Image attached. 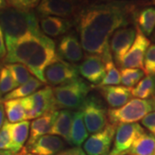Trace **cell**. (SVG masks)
<instances>
[{
	"label": "cell",
	"instance_id": "6da1fadb",
	"mask_svg": "<svg viewBox=\"0 0 155 155\" xmlns=\"http://www.w3.org/2000/svg\"><path fill=\"white\" fill-rule=\"evenodd\" d=\"M140 4L130 0H84L73 19L83 50L106 62L112 61L110 37L117 29L134 22Z\"/></svg>",
	"mask_w": 155,
	"mask_h": 155
},
{
	"label": "cell",
	"instance_id": "7a4b0ae2",
	"mask_svg": "<svg viewBox=\"0 0 155 155\" xmlns=\"http://www.w3.org/2000/svg\"><path fill=\"white\" fill-rule=\"evenodd\" d=\"M0 27L5 48L31 33L41 32L37 15L32 11H22L5 6L0 10Z\"/></svg>",
	"mask_w": 155,
	"mask_h": 155
},
{
	"label": "cell",
	"instance_id": "3957f363",
	"mask_svg": "<svg viewBox=\"0 0 155 155\" xmlns=\"http://www.w3.org/2000/svg\"><path fill=\"white\" fill-rule=\"evenodd\" d=\"M92 85H89L82 78H78L69 83L53 88L57 110H79Z\"/></svg>",
	"mask_w": 155,
	"mask_h": 155
},
{
	"label": "cell",
	"instance_id": "277c9868",
	"mask_svg": "<svg viewBox=\"0 0 155 155\" xmlns=\"http://www.w3.org/2000/svg\"><path fill=\"white\" fill-rule=\"evenodd\" d=\"M153 111H155L153 98H133L120 108L110 109L107 111V116L109 123L118 125L121 123L137 122Z\"/></svg>",
	"mask_w": 155,
	"mask_h": 155
},
{
	"label": "cell",
	"instance_id": "5b68a950",
	"mask_svg": "<svg viewBox=\"0 0 155 155\" xmlns=\"http://www.w3.org/2000/svg\"><path fill=\"white\" fill-rule=\"evenodd\" d=\"M22 102L26 112V119L29 120L57 110L53 88L50 86H46L32 95L23 97Z\"/></svg>",
	"mask_w": 155,
	"mask_h": 155
},
{
	"label": "cell",
	"instance_id": "8992f818",
	"mask_svg": "<svg viewBox=\"0 0 155 155\" xmlns=\"http://www.w3.org/2000/svg\"><path fill=\"white\" fill-rule=\"evenodd\" d=\"M79 110L83 113L84 122L88 133H97L109 123L107 110L95 96H88Z\"/></svg>",
	"mask_w": 155,
	"mask_h": 155
},
{
	"label": "cell",
	"instance_id": "52a82bcc",
	"mask_svg": "<svg viewBox=\"0 0 155 155\" xmlns=\"http://www.w3.org/2000/svg\"><path fill=\"white\" fill-rule=\"evenodd\" d=\"M84 0H41L36 7L40 17H57L73 20L83 5Z\"/></svg>",
	"mask_w": 155,
	"mask_h": 155
},
{
	"label": "cell",
	"instance_id": "ba28073f",
	"mask_svg": "<svg viewBox=\"0 0 155 155\" xmlns=\"http://www.w3.org/2000/svg\"><path fill=\"white\" fill-rule=\"evenodd\" d=\"M78 78V67L61 59L51 63L44 71L45 83L54 87L69 83Z\"/></svg>",
	"mask_w": 155,
	"mask_h": 155
},
{
	"label": "cell",
	"instance_id": "9c48e42d",
	"mask_svg": "<svg viewBox=\"0 0 155 155\" xmlns=\"http://www.w3.org/2000/svg\"><path fill=\"white\" fill-rule=\"evenodd\" d=\"M143 132L145 129L137 122L118 124L114 137V145L108 155H125L134 140Z\"/></svg>",
	"mask_w": 155,
	"mask_h": 155
},
{
	"label": "cell",
	"instance_id": "30bf717a",
	"mask_svg": "<svg viewBox=\"0 0 155 155\" xmlns=\"http://www.w3.org/2000/svg\"><path fill=\"white\" fill-rule=\"evenodd\" d=\"M117 125L108 123L103 130L92 134L84 142L83 150L86 155H108L115 137Z\"/></svg>",
	"mask_w": 155,
	"mask_h": 155
},
{
	"label": "cell",
	"instance_id": "8fae6325",
	"mask_svg": "<svg viewBox=\"0 0 155 155\" xmlns=\"http://www.w3.org/2000/svg\"><path fill=\"white\" fill-rule=\"evenodd\" d=\"M136 35V28L127 26L119 28L112 35L110 40V50L112 58L115 59L116 64L119 67L122 60L131 48Z\"/></svg>",
	"mask_w": 155,
	"mask_h": 155
},
{
	"label": "cell",
	"instance_id": "7c38bea8",
	"mask_svg": "<svg viewBox=\"0 0 155 155\" xmlns=\"http://www.w3.org/2000/svg\"><path fill=\"white\" fill-rule=\"evenodd\" d=\"M136 28V27H135ZM150 46V41L136 28V35L131 48L123 57L119 67L122 68H138L144 70V58Z\"/></svg>",
	"mask_w": 155,
	"mask_h": 155
},
{
	"label": "cell",
	"instance_id": "4fadbf2b",
	"mask_svg": "<svg viewBox=\"0 0 155 155\" xmlns=\"http://www.w3.org/2000/svg\"><path fill=\"white\" fill-rule=\"evenodd\" d=\"M57 55L68 63H78L83 59V48L74 31H69L60 39L57 46Z\"/></svg>",
	"mask_w": 155,
	"mask_h": 155
},
{
	"label": "cell",
	"instance_id": "5bb4252c",
	"mask_svg": "<svg viewBox=\"0 0 155 155\" xmlns=\"http://www.w3.org/2000/svg\"><path fill=\"white\" fill-rule=\"evenodd\" d=\"M66 140L57 135L45 134L39 137L31 145L22 147L25 153L36 155H54L65 148Z\"/></svg>",
	"mask_w": 155,
	"mask_h": 155
},
{
	"label": "cell",
	"instance_id": "9a60e30c",
	"mask_svg": "<svg viewBox=\"0 0 155 155\" xmlns=\"http://www.w3.org/2000/svg\"><path fill=\"white\" fill-rule=\"evenodd\" d=\"M106 61L98 55L89 54L78 67V74L90 83L97 85L105 75Z\"/></svg>",
	"mask_w": 155,
	"mask_h": 155
},
{
	"label": "cell",
	"instance_id": "2e32d148",
	"mask_svg": "<svg viewBox=\"0 0 155 155\" xmlns=\"http://www.w3.org/2000/svg\"><path fill=\"white\" fill-rule=\"evenodd\" d=\"M92 88L97 90L100 95L105 100L107 104L110 109H117L124 104H126L130 100L132 94V88L120 85H106V86H97L95 85Z\"/></svg>",
	"mask_w": 155,
	"mask_h": 155
},
{
	"label": "cell",
	"instance_id": "e0dca14e",
	"mask_svg": "<svg viewBox=\"0 0 155 155\" xmlns=\"http://www.w3.org/2000/svg\"><path fill=\"white\" fill-rule=\"evenodd\" d=\"M39 25L45 35L58 37L71 31L72 27H74V21L72 19L48 16L40 17Z\"/></svg>",
	"mask_w": 155,
	"mask_h": 155
},
{
	"label": "cell",
	"instance_id": "ac0fdd59",
	"mask_svg": "<svg viewBox=\"0 0 155 155\" xmlns=\"http://www.w3.org/2000/svg\"><path fill=\"white\" fill-rule=\"evenodd\" d=\"M56 115H57V110L51 111L42 116H39L31 122L29 138L28 139L27 144L25 147H28L32 144L39 137L49 134L50 129L52 127Z\"/></svg>",
	"mask_w": 155,
	"mask_h": 155
},
{
	"label": "cell",
	"instance_id": "d6986e66",
	"mask_svg": "<svg viewBox=\"0 0 155 155\" xmlns=\"http://www.w3.org/2000/svg\"><path fill=\"white\" fill-rule=\"evenodd\" d=\"M73 113L69 110L57 111L54 121L50 129L49 134L60 136L70 144V133L72 123Z\"/></svg>",
	"mask_w": 155,
	"mask_h": 155
},
{
	"label": "cell",
	"instance_id": "ffe728a7",
	"mask_svg": "<svg viewBox=\"0 0 155 155\" xmlns=\"http://www.w3.org/2000/svg\"><path fill=\"white\" fill-rule=\"evenodd\" d=\"M155 155V136L152 133L143 132L134 140L125 155Z\"/></svg>",
	"mask_w": 155,
	"mask_h": 155
},
{
	"label": "cell",
	"instance_id": "44dd1931",
	"mask_svg": "<svg viewBox=\"0 0 155 155\" xmlns=\"http://www.w3.org/2000/svg\"><path fill=\"white\" fill-rule=\"evenodd\" d=\"M29 122L28 121L11 123L10 131L11 137V152L19 153L28 139Z\"/></svg>",
	"mask_w": 155,
	"mask_h": 155
},
{
	"label": "cell",
	"instance_id": "7402d4cb",
	"mask_svg": "<svg viewBox=\"0 0 155 155\" xmlns=\"http://www.w3.org/2000/svg\"><path fill=\"white\" fill-rule=\"evenodd\" d=\"M134 24L145 36L151 35L155 28L154 7L147 6L139 10L135 15Z\"/></svg>",
	"mask_w": 155,
	"mask_h": 155
},
{
	"label": "cell",
	"instance_id": "603a6c76",
	"mask_svg": "<svg viewBox=\"0 0 155 155\" xmlns=\"http://www.w3.org/2000/svg\"><path fill=\"white\" fill-rule=\"evenodd\" d=\"M89 133L84 122L83 113L78 110L73 113L72 123L70 133V144L75 147H80L88 138Z\"/></svg>",
	"mask_w": 155,
	"mask_h": 155
},
{
	"label": "cell",
	"instance_id": "cb8c5ba5",
	"mask_svg": "<svg viewBox=\"0 0 155 155\" xmlns=\"http://www.w3.org/2000/svg\"><path fill=\"white\" fill-rule=\"evenodd\" d=\"M44 84L41 81H40L38 78L32 77L28 82L23 84L22 85L18 86L16 89H14L12 91L9 92L8 94L5 96L3 98V101H8V100L18 99V98H23L32 95L34 92H35L41 86H42Z\"/></svg>",
	"mask_w": 155,
	"mask_h": 155
},
{
	"label": "cell",
	"instance_id": "d4e9b609",
	"mask_svg": "<svg viewBox=\"0 0 155 155\" xmlns=\"http://www.w3.org/2000/svg\"><path fill=\"white\" fill-rule=\"evenodd\" d=\"M5 112L10 123H17L26 120V112L22 104V98L5 101Z\"/></svg>",
	"mask_w": 155,
	"mask_h": 155
},
{
	"label": "cell",
	"instance_id": "484cf974",
	"mask_svg": "<svg viewBox=\"0 0 155 155\" xmlns=\"http://www.w3.org/2000/svg\"><path fill=\"white\" fill-rule=\"evenodd\" d=\"M154 91V76L147 75L131 90V94L140 99H148Z\"/></svg>",
	"mask_w": 155,
	"mask_h": 155
},
{
	"label": "cell",
	"instance_id": "4316f807",
	"mask_svg": "<svg viewBox=\"0 0 155 155\" xmlns=\"http://www.w3.org/2000/svg\"><path fill=\"white\" fill-rule=\"evenodd\" d=\"M6 68L10 71L11 76L13 78L17 87L22 85L32 78V73L29 72L28 67L21 63H11L5 66Z\"/></svg>",
	"mask_w": 155,
	"mask_h": 155
},
{
	"label": "cell",
	"instance_id": "83f0119b",
	"mask_svg": "<svg viewBox=\"0 0 155 155\" xmlns=\"http://www.w3.org/2000/svg\"><path fill=\"white\" fill-rule=\"evenodd\" d=\"M121 83L123 86L128 88H133L142 79L145 72L138 68H122L121 70Z\"/></svg>",
	"mask_w": 155,
	"mask_h": 155
},
{
	"label": "cell",
	"instance_id": "f1b7e54d",
	"mask_svg": "<svg viewBox=\"0 0 155 155\" xmlns=\"http://www.w3.org/2000/svg\"><path fill=\"white\" fill-rule=\"evenodd\" d=\"M121 83V74L113 61H108L105 64V75L97 86L118 85Z\"/></svg>",
	"mask_w": 155,
	"mask_h": 155
},
{
	"label": "cell",
	"instance_id": "f546056e",
	"mask_svg": "<svg viewBox=\"0 0 155 155\" xmlns=\"http://www.w3.org/2000/svg\"><path fill=\"white\" fill-rule=\"evenodd\" d=\"M17 88L16 83L11 76L10 71L4 67L0 70V93L8 94L12 91L14 89Z\"/></svg>",
	"mask_w": 155,
	"mask_h": 155
},
{
	"label": "cell",
	"instance_id": "4dcf8cb0",
	"mask_svg": "<svg viewBox=\"0 0 155 155\" xmlns=\"http://www.w3.org/2000/svg\"><path fill=\"white\" fill-rule=\"evenodd\" d=\"M143 71L147 75L155 76V44L149 46L146 52Z\"/></svg>",
	"mask_w": 155,
	"mask_h": 155
},
{
	"label": "cell",
	"instance_id": "1f68e13d",
	"mask_svg": "<svg viewBox=\"0 0 155 155\" xmlns=\"http://www.w3.org/2000/svg\"><path fill=\"white\" fill-rule=\"evenodd\" d=\"M41 0H5L7 6L22 11H32L37 7Z\"/></svg>",
	"mask_w": 155,
	"mask_h": 155
},
{
	"label": "cell",
	"instance_id": "d6a6232c",
	"mask_svg": "<svg viewBox=\"0 0 155 155\" xmlns=\"http://www.w3.org/2000/svg\"><path fill=\"white\" fill-rule=\"evenodd\" d=\"M10 126L11 123L8 122V120H5V122L0 129V150H11Z\"/></svg>",
	"mask_w": 155,
	"mask_h": 155
},
{
	"label": "cell",
	"instance_id": "836d02e7",
	"mask_svg": "<svg viewBox=\"0 0 155 155\" xmlns=\"http://www.w3.org/2000/svg\"><path fill=\"white\" fill-rule=\"evenodd\" d=\"M142 125L152 132L155 128V111L151 112L141 120Z\"/></svg>",
	"mask_w": 155,
	"mask_h": 155
},
{
	"label": "cell",
	"instance_id": "e575fe53",
	"mask_svg": "<svg viewBox=\"0 0 155 155\" xmlns=\"http://www.w3.org/2000/svg\"><path fill=\"white\" fill-rule=\"evenodd\" d=\"M57 155H86L84 152L83 148L80 147H74L72 148L62 150L60 153H58Z\"/></svg>",
	"mask_w": 155,
	"mask_h": 155
},
{
	"label": "cell",
	"instance_id": "d590c367",
	"mask_svg": "<svg viewBox=\"0 0 155 155\" xmlns=\"http://www.w3.org/2000/svg\"><path fill=\"white\" fill-rule=\"evenodd\" d=\"M6 55V48L5 43L4 34L2 31V28L0 27V58H4Z\"/></svg>",
	"mask_w": 155,
	"mask_h": 155
},
{
	"label": "cell",
	"instance_id": "8d00e7d4",
	"mask_svg": "<svg viewBox=\"0 0 155 155\" xmlns=\"http://www.w3.org/2000/svg\"><path fill=\"white\" fill-rule=\"evenodd\" d=\"M5 108L4 104L2 103H0V129L3 126L4 122H5Z\"/></svg>",
	"mask_w": 155,
	"mask_h": 155
},
{
	"label": "cell",
	"instance_id": "74e56055",
	"mask_svg": "<svg viewBox=\"0 0 155 155\" xmlns=\"http://www.w3.org/2000/svg\"><path fill=\"white\" fill-rule=\"evenodd\" d=\"M25 154L24 151L22 150L21 153H13L10 150H0V155H23Z\"/></svg>",
	"mask_w": 155,
	"mask_h": 155
},
{
	"label": "cell",
	"instance_id": "f35d334b",
	"mask_svg": "<svg viewBox=\"0 0 155 155\" xmlns=\"http://www.w3.org/2000/svg\"><path fill=\"white\" fill-rule=\"evenodd\" d=\"M6 6V3H5V0H0V10L1 9H3L4 7H5Z\"/></svg>",
	"mask_w": 155,
	"mask_h": 155
},
{
	"label": "cell",
	"instance_id": "ab89813d",
	"mask_svg": "<svg viewBox=\"0 0 155 155\" xmlns=\"http://www.w3.org/2000/svg\"><path fill=\"white\" fill-rule=\"evenodd\" d=\"M153 95H154V98H153V99L155 100V76H154V91H153Z\"/></svg>",
	"mask_w": 155,
	"mask_h": 155
},
{
	"label": "cell",
	"instance_id": "60d3db41",
	"mask_svg": "<svg viewBox=\"0 0 155 155\" xmlns=\"http://www.w3.org/2000/svg\"><path fill=\"white\" fill-rule=\"evenodd\" d=\"M152 134H153V135L155 136V128L153 129V131H152Z\"/></svg>",
	"mask_w": 155,
	"mask_h": 155
},
{
	"label": "cell",
	"instance_id": "b9f144b4",
	"mask_svg": "<svg viewBox=\"0 0 155 155\" xmlns=\"http://www.w3.org/2000/svg\"><path fill=\"white\" fill-rule=\"evenodd\" d=\"M23 155H36V154H33V153H25V154H23Z\"/></svg>",
	"mask_w": 155,
	"mask_h": 155
},
{
	"label": "cell",
	"instance_id": "7bdbcfd3",
	"mask_svg": "<svg viewBox=\"0 0 155 155\" xmlns=\"http://www.w3.org/2000/svg\"><path fill=\"white\" fill-rule=\"evenodd\" d=\"M153 5H155V0H153Z\"/></svg>",
	"mask_w": 155,
	"mask_h": 155
},
{
	"label": "cell",
	"instance_id": "ee69618b",
	"mask_svg": "<svg viewBox=\"0 0 155 155\" xmlns=\"http://www.w3.org/2000/svg\"><path fill=\"white\" fill-rule=\"evenodd\" d=\"M0 101H1V93H0Z\"/></svg>",
	"mask_w": 155,
	"mask_h": 155
},
{
	"label": "cell",
	"instance_id": "f6af8a7d",
	"mask_svg": "<svg viewBox=\"0 0 155 155\" xmlns=\"http://www.w3.org/2000/svg\"><path fill=\"white\" fill-rule=\"evenodd\" d=\"M154 40H155V33H154Z\"/></svg>",
	"mask_w": 155,
	"mask_h": 155
},
{
	"label": "cell",
	"instance_id": "bcb514c9",
	"mask_svg": "<svg viewBox=\"0 0 155 155\" xmlns=\"http://www.w3.org/2000/svg\"><path fill=\"white\" fill-rule=\"evenodd\" d=\"M0 103H1V101H0Z\"/></svg>",
	"mask_w": 155,
	"mask_h": 155
}]
</instances>
